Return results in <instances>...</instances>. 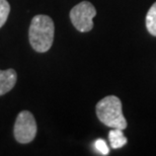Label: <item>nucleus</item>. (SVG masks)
<instances>
[{
    "label": "nucleus",
    "mask_w": 156,
    "mask_h": 156,
    "mask_svg": "<svg viewBox=\"0 0 156 156\" xmlns=\"http://www.w3.org/2000/svg\"><path fill=\"white\" fill-rule=\"evenodd\" d=\"M9 11H10V5L6 0H0V27L6 23L8 18Z\"/></svg>",
    "instance_id": "8"
},
{
    "label": "nucleus",
    "mask_w": 156,
    "mask_h": 156,
    "mask_svg": "<svg viewBox=\"0 0 156 156\" xmlns=\"http://www.w3.org/2000/svg\"><path fill=\"white\" fill-rule=\"evenodd\" d=\"M54 21L48 15L38 14L32 20L29 30L30 46L35 51L45 53L51 49L54 41Z\"/></svg>",
    "instance_id": "1"
},
{
    "label": "nucleus",
    "mask_w": 156,
    "mask_h": 156,
    "mask_svg": "<svg viewBox=\"0 0 156 156\" xmlns=\"http://www.w3.org/2000/svg\"><path fill=\"white\" fill-rule=\"evenodd\" d=\"M108 140H110L111 146L114 149L122 148L124 145L127 144V138L125 137L123 130L121 129H113L108 133Z\"/></svg>",
    "instance_id": "6"
},
{
    "label": "nucleus",
    "mask_w": 156,
    "mask_h": 156,
    "mask_svg": "<svg viewBox=\"0 0 156 156\" xmlns=\"http://www.w3.org/2000/svg\"><path fill=\"white\" fill-rule=\"evenodd\" d=\"M16 80L17 74L15 70H0V95H3L10 91L14 87Z\"/></svg>",
    "instance_id": "5"
},
{
    "label": "nucleus",
    "mask_w": 156,
    "mask_h": 156,
    "mask_svg": "<svg viewBox=\"0 0 156 156\" xmlns=\"http://www.w3.org/2000/svg\"><path fill=\"white\" fill-rule=\"evenodd\" d=\"M96 15V9L92 3L82 1L78 3L70 11V20L77 30L86 33L92 30L93 17Z\"/></svg>",
    "instance_id": "3"
},
{
    "label": "nucleus",
    "mask_w": 156,
    "mask_h": 156,
    "mask_svg": "<svg viewBox=\"0 0 156 156\" xmlns=\"http://www.w3.org/2000/svg\"><path fill=\"white\" fill-rule=\"evenodd\" d=\"M146 27L150 35L156 37V2L153 3L146 14Z\"/></svg>",
    "instance_id": "7"
},
{
    "label": "nucleus",
    "mask_w": 156,
    "mask_h": 156,
    "mask_svg": "<svg viewBox=\"0 0 156 156\" xmlns=\"http://www.w3.org/2000/svg\"><path fill=\"white\" fill-rule=\"evenodd\" d=\"M96 116L105 126L125 130L127 121L123 115L121 99L115 95L105 96L96 104Z\"/></svg>",
    "instance_id": "2"
},
{
    "label": "nucleus",
    "mask_w": 156,
    "mask_h": 156,
    "mask_svg": "<svg viewBox=\"0 0 156 156\" xmlns=\"http://www.w3.org/2000/svg\"><path fill=\"white\" fill-rule=\"evenodd\" d=\"M14 138L21 144L32 142L37 135V123L35 117L29 111L18 114L14 124Z\"/></svg>",
    "instance_id": "4"
},
{
    "label": "nucleus",
    "mask_w": 156,
    "mask_h": 156,
    "mask_svg": "<svg viewBox=\"0 0 156 156\" xmlns=\"http://www.w3.org/2000/svg\"><path fill=\"white\" fill-rule=\"evenodd\" d=\"M95 148L96 150H98L99 153L102 154V155H108V152H110V150H108V147L107 145V143H105V140L102 139H98L95 141Z\"/></svg>",
    "instance_id": "9"
}]
</instances>
